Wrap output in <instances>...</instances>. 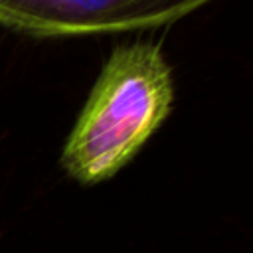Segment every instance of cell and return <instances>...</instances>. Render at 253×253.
<instances>
[{
	"mask_svg": "<svg viewBox=\"0 0 253 253\" xmlns=\"http://www.w3.org/2000/svg\"><path fill=\"white\" fill-rule=\"evenodd\" d=\"M174 105L172 67L154 42L117 45L69 132L61 166L81 184L113 178L162 126Z\"/></svg>",
	"mask_w": 253,
	"mask_h": 253,
	"instance_id": "cell-1",
	"label": "cell"
},
{
	"mask_svg": "<svg viewBox=\"0 0 253 253\" xmlns=\"http://www.w3.org/2000/svg\"><path fill=\"white\" fill-rule=\"evenodd\" d=\"M213 0H0V24L32 36H91L174 24Z\"/></svg>",
	"mask_w": 253,
	"mask_h": 253,
	"instance_id": "cell-2",
	"label": "cell"
}]
</instances>
